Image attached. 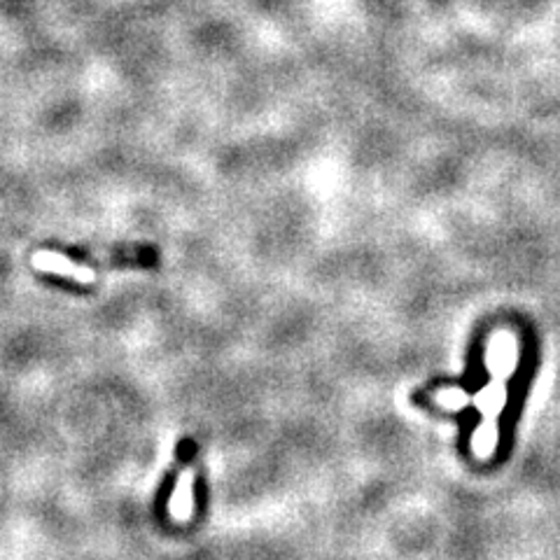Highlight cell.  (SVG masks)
I'll return each instance as SVG.
<instances>
[{"mask_svg":"<svg viewBox=\"0 0 560 560\" xmlns=\"http://www.w3.org/2000/svg\"><path fill=\"white\" fill-rule=\"evenodd\" d=\"M33 267L40 269V271H49V273H59V276H68V278H75L78 283H94L96 273L90 267H80L75 265L73 259H68L61 253H35L33 255Z\"/></svg>","mask_w":560,"mask_h":560,"instance_id":"cell-1","label":"cell"},{"mask_svg":"<svg viewBox=\"0 0 560 560\" xmlns=\"http://www.w3.org/2000/svg\"><path fill=\"white\" fill-rule=\"evenodd\" d=\"M171 516L178 521H187L195 512V471H183L178 486H175V493L168 502Z\"/></svg>","mask_w":560,"mask_h":560,"instance_id":"cell-2","label":"cell"}]
</instances>
